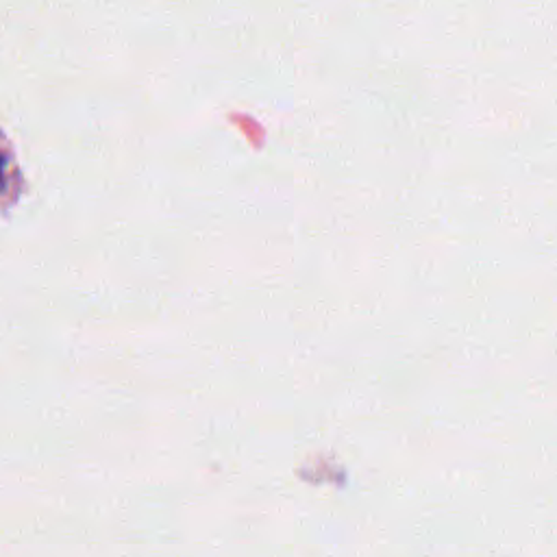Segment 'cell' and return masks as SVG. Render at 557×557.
<instances>
[{"mask_svg":"<svg viewBox=\"0 0 557 557\" xmlns=\"http://www.w3.org/2000/svg\"><path fill=\"white\" fill-rule=\"evenodd\" d=\"M2 168H4V161H2V154H0V187H2Z\"/></svg>","mask_w":557,"mask_h":557,"instance_id":"1","label":"cell"}]
</instances>
